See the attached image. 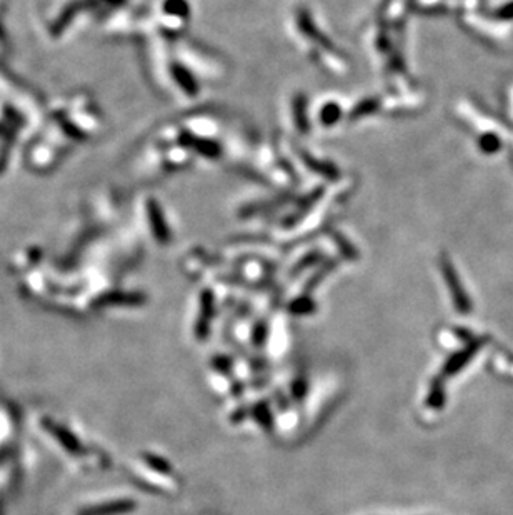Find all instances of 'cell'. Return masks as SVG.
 Instances as JSON below:
<instances>
[{"label":"cell","mask_w":513,"mask_h":515,"mask_svg":"<svg viewBox=\"0 0 513 515\" xmlns=\"http://www.w3.org/2000/svg\"><path fill=\"white\" fill-rule=\"evenodd\" d=\"M135 507L137 505L134 500H115V502L103 504V505H101V507H94V509L85 510L82 515H122V514L134 512Z\"/></svg>","instance_id":"6da1fadb"},{"label":"cell","mask_w":513,"mask_h":515,"mask_svg":"<svg viewBox=\"0 0 513 515\" xmlns=\"http://www.w3.org/2000/svg\"><path fill=\"white\" fill-rule=\"evenodd\" d=\"M210 317H212V297H210V294H205L202 297V314H201V317H198V322L196 326V336L198 340L207 338Z\"/></svg>","instance_id":"7a4b0ae2"},{"label":"cell","mask_w":513,"mask_h":515,"mask_svg":"<svg viewBox=\"0 0 513 515\" xmlns=\"http://www.w3.org/2000/svg\"><path fill=\"white\" fill-rule=\"evenodd\" d=\"M478 349H480L478 343H473V345L467 347V349H465V350L458 352V354H455V355L452 357V359H450L449 362H446V365H445V369H444V374H445V375H453V374H457V372H458L460 369H462V367H463L465 364H467V362L470 360V357H472V355L475 354V352H477Z\"/></svg>","instance_id":"3957f363"},{"label":"cell","mask_w":513,"mask_h":515,"mask_svg":"<svg viewBox=\"0 0 513 515\" xmlns=\"http://www.w3.org/2000/svg\"><path fill=\"white\" fill-rule=\"evenodd\" d=\"M252 416L256 419V422L262 426L264 431L270 432L274 428V417L272 414H270L269 405L265 402H259L256 405H254V407H252Z\"/></svg>","instance_id":"277c9868"},{"label":"cell","mask_w":513,"mask_h":515,"mask_svg":"<svg viewBox=\"0 0 513 515\" xmlns=\"http://www.w3.org/2000/svg\"><path fill=\"white\" fill-rule=\"evenodd\" d=\"M427 404L434 409H440L445 404V389L440 379H434V382H432Z\"/></svg>","instance_id":"5b68a950"},{"label":"cell","mask_w":513,"mask_h":515,"mask_svg":"<svg viewBox=\"0 0 513 515\" xmlns=\"http://www.w3.org/2000/svg\"><path fill=\"white\" fill-rule=\"evenodd\" d=\"M52 431H54L55 436L59 437V441L64 443V445L67 447L70 452H74V454H80V443L75 441V437L72 436V433L64 431V428H60V427H54Z\"/></svg>","instance_id":"8992f818"},{"label":"cell","mask_w":513,"mask_h":515,"mask_svg":"<svg viewBox=\"0 0 513 515\" xmlns=\"http://www.w3.org/2000/svg\"><path fill=\"white\" fill-rule=\"evenodd\" d=\"M144 460L149 464L150 469L160 472V474H170V472H172V467H170L169 462L162 459V457L154 454H144Z\"/></svg>","instance_id":"52a82bcc"},{"label":"cell","mask_w":513,"mask_h":515,"mask_svg":"<svg viewBox=\"0 0 513 515\" xmlns=\"http://www.w3.org/2000/svg\"><path fill=\"white\" fill-rule=\"evenodd\" d=\"M291 312L292 314H312L313 311H315V305H313L312 300L308 299H298L295 300V302L291 304Z\"/></svg>","instance_id":"ba28073f"},{"label":"cell","mask_w":513,"mask_h":515,"mask_svg":"<svg viewBox=\"0 0 513 515\" xmlns=\"http://www.w3.org/2000/svg\"><path fill=\"white\" fill-rule=\"evenodd\" d=\"M265 338H267V327H265V323H259V326H255V328H254L252 340H254L256 347H262Z\"/></svg>","instance_id":"9c48e42d"},{"label":"cell","mask_w":513,"mask_h":515,"mask_svg":"<svg viewBox=\"0 0 513 515\" xmlns=\"http://www.w3.org/2000/svg\"><path fill=\"white\" fill-rule=\"evenodd\" d=\"M213 367L220 372H223V374H227V372L232 369V360L229 359V357H215V360H213Z\"/></svg>","instance_id":"30bf717a"},{"label":"cell","mask_w":513,"mask_h":515,"mask_svg":"<svg viewBox=\"0 0 513 515\" xmlns=\"http://www.w3.org/2000/svg\"><path fill=\"white\" fill-rule=\"evenodd\" d=\"M292 392H293V397H295L297 400H302L307 394V384L303 382V380H298V382L293 384Z\"/></svg>","instance_id":"8fae6325"}]
</instances>
